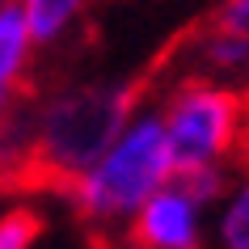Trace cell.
Masks as SVG:
<instances>
[{
  "label": "cell",
  "instance_id": "1",
  "mask_svg": "<svg viewBox=\"0 0 249 249\" xmlns=\"http://www.w3.org/2000/svg\"><path fill=\"white\" fill-rule=\"evenodd\" d=\"M140 110V93L123 80H76L26 106L30 169L26 186L68 190L102 157L123 123Z\"/></svg>",
  "mask_w": 249,
  "mask_h": 249
},
{
  "label": "cell",
  "instance_id": "2",
  "mask_svg": "<svg viewBox=\"0 0 249 249\" xmlns=\"http://www.w3.org/2000/svg\"><path fill=\"white\" fill-rule=\"evenodd\" d=\"M173 178V152L165 140L157 106H140L123 131L110 140L102 157L68 186L64 195L72 198L76 215L97 232L110 228H127L135 211L144 207L160 186Z\"/></svg>",
  "mask_w": 249,
  "mask_h": 249
},
{
  "label": "cell",
  "instance_id": "3",
  "mask_svg": "<svg viewBox=\"0 0 249 249\" xmlns=\"http://www.w3.org/2000/svg\"><path fill=\"white\" fill-rule=\"evenodd\" d=\"M157 114L173 169H228L249 157V89L186 72L165 89Z\"/></svg>",
  "mask_w": 249,
  "mask_h": 249
},
{
  "label": "cell",
  "instance_id": "4",
  "mask_svg": "<svg viewBox=\"0 0 249 249\" xmlns=\"http://www.w3.org/2000/svg\"><path fill=\"white\" fill-rule=\"evenodd\" d=\"M203 215H207V203H198L178 178H169L127 220V249H198Z\"/></svg>",
  "mask_w": 249,
  "mask_h": 249
},
{
  "label": "cell",
  "instance_id": "5",
  "mask_svg": "<svg viewBox=\"0 0 249 249\" xmlns=\"http://www.w3.org/2000/svg\"><path fill=\"white\" fill-rule=\"evenodd\" d=\"M34 51H38V47L30 38V30H26V21H21V13H17V4H4V9H0V118L21 102V89H26Z\"/></svg>",
  "mask_w": 249,
  "mask_h": 249
},
{
  "label": "cell",
  "instance_id": "6",
  "mask_svg": "<svg viewBox=\"0 0 249 249\" xmlns=\"http://www.w3.org/2000/svg\"><path fill=\"white\" fill-rule=\"evenodd\" d=\"M21 21H26L34 47H55L85 21L93 0H13Z\"/></svg>",
  "mask_w": 249,
  "mask_h": 249
},
{
  "label": "cell",
  "instance_id": "7",
  "mask_svg": "<svg viewBox=\"0 0 249 249\" xmlns=\"http://www.w3.org/2000/svg\"><path fill=\"white\" fill-rule=\"evenodd\" d=\"M215 241L220 249H249V169L228 182L215 220Z\"/></svg>",
  "mask_w": 249,
  "mask_h": 249
},
{
  "label": "cell",
  "instance_id": "8",
  "mask_svg": "<svg viewBox=\"0 0 249 249\" xmlns=\"http://www.w3.org/2000/svg\"><path fill=\"white\" fill-rule=\"evenodd\" d=\"M42 232V215L34 207H13L0 215V249H30Z\"/></svg>",
  "mask_w": 249,
  "mask_h": 249
},
{
  "label": "cell",
  "instance_id": "9",
  "mask_svg": "<svg viewBox=\"0 0 249 249\" xmlns=\"http://www.w3.org/2000/svg\"><path fill=\"white\" fill-rule=\"evenodd\" d=\"M4 4H13V0H0V9H4Z\"/></svg>",
  "mask_w": 249,
  "mask_h": 249
},
{
  "label": "cell",
  "instance_id": "10",
  "mask_svg": "<svg viewBox=\"0 0 249 249\" xmlns=\"http://www.w3.org/2000/svg\"><path fill=\"white\" fill-rule=\"evenodd\" d=\"M123 249H127V245H123Z\"/></svg>",
  "mask_w": 249,
  "mask_h": 249
}]
</instances>
